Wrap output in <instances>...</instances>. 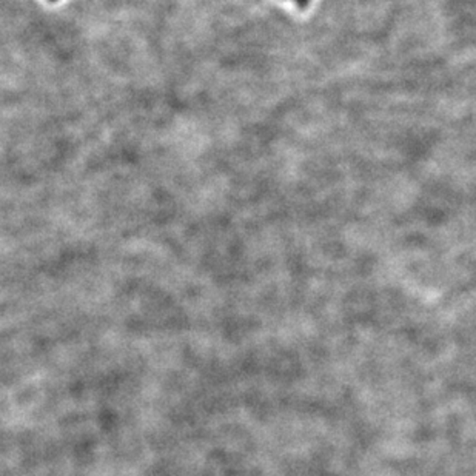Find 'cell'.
Segmentation results:
<instances>
[]
</instances>
